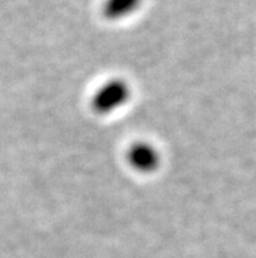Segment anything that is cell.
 <instances>
[{
    "instance_id": "obj_3",
    "label": "cell",
    "mask_w": 256,
    "mask_h": 258,
    "mask_svg": "<svg viewBox=\"0 0 256 258\" xmlns=\"http://www.w3.org/2000/svg\"><path fill=\"white\" fill-rule=\"evenodd\" d=\"M143 0H105L102 13L107 20L118 21L136 12Z\"/></svg>"
},
{
    "instance_id": "obj_1",
    "label": "cell",
    "mask_w": 256,
    "mask_h": 258,
    "mask_svg": "<svg viewBox=\"0 0 256 258\" xmlns=\"http://www.w3.org/2000/svg\"><path fill=\"white\" fill-rule=\"evenodd\" d=\"M130 97V88L123 80H110L94 93L92 106L98 114H110L122 108Z\"/></svg>"
},
{
    "instance_id": "obj_2",
    "label": "cell",
    "mask_w": 256,
    "mask_h": 258,
    "mask_svg": "<svg viewBox=\"0 0 256 258\" xmlns=\"http://www.w3.org/2000/svg\"><path fill=\"white\" fill-rule=\"evenodd\" d=\"M128 163L131 167L141 173H150L159 164V155L153 146L148 143H136L128 151Z\"/></svg>"
}]
</instances>
